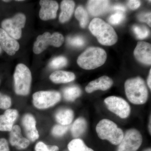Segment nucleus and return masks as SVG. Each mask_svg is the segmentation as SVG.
I'll list each match as a JSON object with an SVG mask.
<instances>
[{"mask_svg": "<svg viewBox=\"0 0 151 151\" xmlns=\"http://www.w3.org/2000/svg\"><path fill=\"white\" fill-rule=\"evenodd\" d=\"M125 90L127 98L133 104L143 105L147 100V88L144 79L140 77L127 79L125 83Z\"/></svg>", "mask_w": 151, "mask_h": 151, "instance_id": "f257e3e1", "label": "nucleus"}, {"mask_svg": "<svg viewBox=\"0 0 151 151\" xmlns=\"http://www.w3.org/2000/svg\"><path fill=\"white\" fill-rule=\"evenodd\" d=\"M89 29L103 45L111 46L118 41V36L115 30L102 19L97 18L92 19L89 24Z\"/></svg>", "mask_w": 151, "mask_h": 151, "instance_id": "f03ea898", "label": "nucleus"}, {"mask_svg": "<svg viewBox=\"0 0 151 151\" xmlns=\"http://www.w3.org/2000/svg\"><path fill=\"white\" fill-rule=\"evenodd\" d=\"M107 59V54L103 49L90 47L78 57L77 62L81 68L92 70L103 65Z\"/></svg>", "mask_w": 151, "mask_h": 151, "instance_id": "7ed1b4c3", "label": "nucleus"}, {"mask_svg": "<svg viewBox=\"0 0 151 151\" xmlns=\"http://www.w3.org/2000/svg\"><path fill=\"white\" fill-rule=\"evenodd\" d=\"M96 130L100 139L107 140L115 145L121 143L124 136L123 130L109 119L101 120L97 124Z\"/></svg>", "mask_w": 151, "mask_h": 151, "instance_id": "20e7f679", "label": "nucleus"}, {"mask_svg": "<svg viewBox=\"0 0 151 151\" xmlns=\"http://www.w3.org/2000/svg\"><path fill=\"white\" fill-rule=\"evenodd\" d=\"M14 78L15 93L23 96L28 94L32 82L31 73L29 68L22 63L18 64L14 73Z\"/></svg>", "mask_w": 151, "mask_h": 151, "instance_id": "39448f33", "label": "nucleus"}, {"mask_svg": "<svg viewBox=\"0 0 151 151\" xmlns=\"http://www.w3.org/2000/svg\"><path fill=\"white\" fill-rule=\"evenodd\" d=\"M64 38L58 32L53 33L52 35L49 32L44 33L37 37L34 44V52L39 54L46 49L49 45L59 47L63 43Z\"/></svg>", "mask_w": 151, "mask_h": 151, "instance_id": "423d86ee", "label": "nucleus"}, {"mask_svg": "<svg viewBox=\"0 0 151 151\" xmlns=\"http://www.w3.org/2000/svg\"><path fill=\"white\" fill-rule=\"evenodd\" d=\"M33 103L39 109L52 107L60 101L61 94L55 91H39L33 94Z\"/></svg>", "mask_w": 151, "mask_h": 151, "instance_id": "0eeeda50", "label": "nucleus"}, {"mask_svg": "<svg viewBox=\"0 0 151 151\" xmlns=\"http://www.w3.org/2000/svg\"><path fill=\"white\" fill-rule=\"evenodd\" d=\"M26 20V18L24 14H18L12 18L3 21L1 27L9 35L14 39H19L21 37L22 29L24 27Z\"/></svg>", "mask_w": 151, "mask_h": 151, "instance_id": "6e6552de", "label": "nucleus"}, {"mask_svg": "<svg viewBox=\"0 0 151 151\" xmlns=\"http://www.w3.org/2000/svg\"><path fill=\"white\" fill-rule=\"evenodd\" d=\"M142 141L140 132L136 129H130L124 134L117 151H137L142 145Z\"/></svg>", "mask_w": 151, "mask_h": 151, "instance_id": "1a4fd4ad", "label": "nucleus"}, {"mask_svg": "<svg viewBox=\"0 0 151 151\" xmlns=\"http://www.w3.org/2000/svg\"><path fill=\"white\" fill-rule=\"evenodd\" d=\"M104 103L109 111L121 119H126L129 116L131 113L130 105L123 98L110 96L105 98Z\"/></svg>", "mask_w": 151, "mask_h": 151, "instance_id": "9d476101", "label": "nucleus"}, {"mask_svg": "<svg viewBox=\"0 0 151 151\" xmlns=\"http://www.w3.org/2000/svg\"><path fill=\"white\" fill-rule=\"evenodd\" d=\"M22 125L27 139L30 142H34L39 137L36 128V122L33 116L30 113L25 114L22 120Z\"/></svg>", "mask_w": 151, "mask_h": 151, "instance_id": "9b49d317", "label": "nucleus"}, {"mask_svg": "<svg viewBox=\"0 0 151 151\" xmlns=\"http://www.w3.org/2000/svg\"><path fill=\"white\" fill-rule=\"evenodd\" d=\"M41 8L39 17L43 21L55 19L58 5L55 1L51 0H41L40 1Z\"/></svg>", "mask_w": 151, "mask_h": 151, "instance_id": "f8f14e48", "label": "nucleus"}, {"mask_svg": "<svg viewBox=\"0 0 151 151\" xmlns=\"http://www.w3.org/2000/svg\"><path fill=\"white\" fill-rule=\"evenodd\" d=\"M134 55L139 62L146 65L151 64L150 44L145 42H139L134 50Z\"/></svg>", "mask_w": 151, "mask_h": 151, "instance_id": "ddd939ff", "label": "nucleus"}, {"mask_svg": "<svg viewBox=\"0 0 151 151\" xmlns=\"http://www.w3.org/2000/svg\"><path fill=\"white\" fill-rule=\"evenodd\" d=\"M0 43L4 50L10 55H13L19 49V45L15 39L0 28Z\"/></svg>", "mask_w": 151, "mask_h": 151, "instance_id": "4468645a", "label": "nucleus"}, {"mask_svg": "<svg viewBox=\"0 0 151 151\" xmlns=\"http://www.w3.org/2000/svg\"><path fill=\"white\" fill-rule=\"evenodd\" d=\"M9 142L12 146L15 147L18 150L27 148L30 144V141L23 137L20 127L18 125L14 126L10 132Z\"/></svg>", "mask_w": 151, "mask_h": 151, "instance_id": "2eb2a0df", "label": "nucleus"}, {"mask_svg": "<svg viewBox=\"0 0 151 151\" xmlns=\"http://www.w3.org/2000/svg\"><path fill=\"white\" fill-rule=\"evenodd\" d=\"M19 116L16 109H8L0 115V131L10 132Z\"/></svg>", "mask_w": 151, "mask_h": 151, "instance_id": "dca6fc26", "label": "nucleus"}, {"mask_svg": "<svg viewBox=\"0 0 151 151\" xmlns=\"http://www.w3.org/2000/svg\"><path fill=\"white\" fill-rule=\"evenodd\" d=\"M110 6V1L105 0L89 1L86 6L89 13L93 17L99 16L105 14L109 9Z\"/></svg>", "mask_w": 151, "mask_h": 151, "instance_id": "f3484780", "label": "nucleus"}, {"mask_svg": "<svg viewBox=\"0 0 151 151\" xmlns=\"http://www.w3.org/2000/svg\"><path fill=\"white\" fill-rule=\"evenodd\" d=\"M113 83V80L106 76H101L89 82L85 87V91L91 93L97 90L105 91L110 89Z\"/></svg>", "mask_w": 151, "mask_h": 151, "instance_id": "a211bd4d", "label": "nucleus"}, {"mask_svg": "<svg viewBox=\"0 0 151 151\" xmlns=\"http://www.w3.org/2000/svg\"><path fill=\"white\" fill-rule=\"evenodd\" d=\"M75 7V3L72 1L64 0L60 4L61 12L59 16V21L62 23L69 20L72 16Z\"/></svg>", "mask_w": 151, "mask_h": 151, "instance_id": "6ab92c4d", "label": "nucleus"}, {"mask_svg": "<svg viewBox=\"0 0 151 151\" xmlns=\"http://www.w3.org/2000/svg\"><path fill=\"white\" fill-rule=\"evenodd\" d=\"M75 75L73 73L63 70H57L53 72L50 76V80L56 84L67 83L75 79Z\"/></svg>", "mask_w": 151, "mask_h": 151, "instance_id": "aec40b11", "label": "nucleus"}, {"mask_svg": "<svg viewBox=\"0 0 151 151\" xmlns=\"http://www.w3.org/2000/svg\"><path fill=\"white\" fill-rule=\"evenodd\" d=\"M73 118V111L69 108H61L57 111L55 114V119L57 122L64 126H68L71 124Z\"/></svg>", "mask_w": 151, "mask_h": 151, "instance_id": "412c9836", "label": "nucleus"}, {"mask_svg": "<svg viewBox=\"0 0 151 151\" xmlns=\"http://www.w3.org/2000/svg\"><path fill=\"white\" fill-rule=\"evenodd\" d=\"M87 127V122L84 118L80 117L76 119L71 126L72 136L75 138L81 136L86 131Z\"/></svg>", "mask_w": 151, "mask_h": 151, "instance_id": "4be33fe9", "label": "nucleus"}, {"mask_svg": "<svg viewBox=\"0 0 151 151\" xmlns=\"http://www.w3.org/2000/svg\"><path fill=\"white\" fill-rule=\"evenodd\" d=\"M81 89L77 86H71L66 87L63 90L64 99L68 101L73 102L81 95Z\"/></svg>", "mask_w": 151, "mask_h": 151, "instance_id": "5701e85b", "label": "nucleus"}, {"mask_svg": "<svg viewBox=\"0 0 151 151\" xmlns=\"http://www.w3.org/2000/svg\"><path fill=\"white\" fill-rule=\"evenodd\" d=\"M68 148L69 151H94L88 147L80 139H75L70 141L68 145Z\"/></svg>", "mask_w": 151, "mask_h": 151, "instance_id": "b1692460", "label": "nucleus"}, {"mask_svg": "<svg viewBox=\"0 0 151 151\" xmlns=\"http://www.w3.org/2000/svg\"><path fill=\"white\" fill-rule=\"evenodd\" d=\"M75 16L79 22L81 27L83 28L86 27L88 22L89 16L87 12L83 7L79 6L77 8L75 11Z\"/></svg>", "mask_w": 151, "mask_h": 151, "instance_id": "393cba45", "label": "nucleus"}, {"mask_svg": "<svg viewBox=\"0 0 151 151\" xmlns=\"http://www.w3.org/2000/svg\"><path fill=\"white\" fill-rule=\"evenodd\" d=\"M133 30L137 37L140 40L146 38L150 34L148 29L145 26L135 25L133 27Z\"/></svg>", "mask_w": 151, "mask_h": 151, "instance_id": "a878e982", "label": "nucleus"}, {"mask_svg": "<svg viewBox=\"0 0 151 151\" xmlns=\"http://www.w3.org/2000/svg\"><path fill=\"white\" fill-rule=\"evenodd\" d=\"M67 63V59L65 57L58 56L52 60L50 63L49 66L52 68L57 69L65 66Z\"/></svg>", "mask_w": 151, "mask_h": 151, "instance_id": "bb28decb", "label": "nucleus"}, {"mask_svg": "<svg viewBox=\"0 0 151 151\" xmlns=\"http://www.w3.org/2000/svg\"><path fill=\"white\" fill-rule=\"evenodd\" d=\"M67 41L69 45L75 47H81L85 43L84 39L80 36L69 37L67 38Z\"/></svg>", "mask_w": 151, "mask_h": 151, "instance_id": "cd10ccee", "label": "nucleus"}, {"mask_svg": "<svg viewBox=\"0 0 151 151\" xmlns=\"http://www.w3.org/2000/svg\"><path fill=\"white\" fill-rule=\"evenodd\" d=\"M68 129V126L57 124L52 128V134L55 137H61L65 134Z\"/></svg>", "mask_w": 151, "mask_h": 151, "instance_id": "c85d7f7f", "label": "nucleus"}, {"mask_svg": "<svg viewBox=\"0 0 151 151\" xmlns=\"http://www.w3.org/2000/svg\"><path fill=\"white\" fill-rule=\"evenodd\" d=\"M35 151H58L59 148L55 145H47L42 142H38L35 147Z\"/></svg>", "mask_w": 151, "mask_h": 151, "instance_id": "c756f323", "label": "nucleus"}, {"mask_svg": "<svg viewBox=\"0 0 151 151\" xmlns=\"http://www.w3.org/2000/svg\"><path fill=\"white\" fill-rule=\"evenodd\" d=\"M125 18L124 13L117 12L110 17L108 19V21L111 24L118 25L124 21Z\"/></svg>", "mask_w": 151, "mask_h": 151, "instance_id": "7c9ffc66", "label": "nucleus"}, {"mask_svg": "<svg viewBox=\"0 0 151 151\" xmlns=\"http://www.w3.org/2000/svg\"><path fill=\"white\" fill-rule=\"evenodd\" d=\"M12 105L10 97L0 92V108L2 110H7Z\"/></svg>", "mask_w": 151, "mask_h": 151, "instance_id": "2f4dec72", "label": "nucleus"}, {"mask_svg": "<svg viewBox=\"0 0 151 151\" xmlns=\"http://www.w3.org/2000/svg\"><path fill=\"white\" fill-rule=\"evenodd\" d=\"M138 18L140 21L147 23L151 27V13L141 14L138 16Z\"/></svg>", "mask_w": 151, "mask_h": 151, "instance_id": "473e14b6", "label": "nucleus"}, {"mask_svg": "<svg viewBox=\"0 0 151 151\" xmlns=\"http://www.w3.org/2000/svg\"><path fill=\"white\" fill-rule=\"evenodd\" d=\"M0 151H10L8 142L4 138L0 139Z\"/></svg>", "mask_w": 151, "mask_h": 151, "instance_id": "72a5a7b5", "label": "nucleus"}, {"mask_svg": "<svg viewBox=\"0 0 151 151\" xmlns=\"http://www.w3.org/2000/svg\"><path fill=\"white\" fill-rule=\"evenodd\" d=\"M128 6L130 9L135 10L139 7L140 6V1L137 0H130L128 1Z\"/></svg>", "mask_w": 151, "mask_h": 151, "instance_id": "f704fd0d", "label": "nucleus"}, {"mask_svg": "<svg viewBox=\"0 0 151 151\" xmlns=\"http://www.w3.org/2000/svg\"><path fill=\"white\" fill-rule=\"evenodd\" d=\"M113 10L117 11V12H125L126 11V8L124 6L122 5H116L113 7Z\"/></svg>", "mask_w": 151, "mask_h": 151, "instance_id": "c9c22d12", "label": "nucleus"}, {"mask_svg": "<svg viewBox=\"0 0 151 151\" xmlns=\"http://www.w3.org/2000/svg\"><path fill=\"white\" fill-rule=\"evenodd\" d=\"M147 83L148 86L149 88L151 89V69L150 70L148 77L147 80Z\"/></svg>", "mask_w": 151, "mask_h": 151, "instance_id": "e433bc0d", "label": "nucleus"}, {"mask_svg": "<svg viewBox=\"0 0 151 151\" xmlns=\"http://www.w3.org/2000/svg\"><path fill=\"white\" fill-rule=\"evenodd\" d=\"M151 117H150V122H149V132H150V134H151Z\"/></svg>", "mask_w": 151, "mask_h": 151, "instance_id": "4c0bfd02", "label": "nucleus"}, {"mask_svg": "<svg viewBox=\"0 0 151 151\" xmlns=\"http://www.w3.org/2000/svg\"><path fill=\"white\" fill-rule=\"evenodd\" d=\"M144 151H151V149L150 148H149L145 149Z\"/></svg>", "mask_w": 151, "mask_h": 151, "instance_id": "58836bf2", "label": "nucleus"}, {"mask_svg": "<svg viewBox=\"0 0 151 151\" xmlns=\"http://www.w3.org/2000/svg\"><path fill=\"white\" fill-rule=\"evenodd\" d=\"M4 1V2H9V1Z\"/></svg>", "mask_w": 151, "mask_h": 151, "instance_id": "ea45409f", "label": "nucleus"}, {"mask_svg": "<svg viewBox=\"0 0 151 151\" xmlns=\"http://www.w3.org/2000/svg\"><path fill=\"white\" fill-rule=\"evenodd\" d=\"M1 47H0V53H1Z\"/></svg>", "mask_w": 151, "mask_h": 151, "instance_id": "a19ab883", "label": "nucleus"}]
</instances>
